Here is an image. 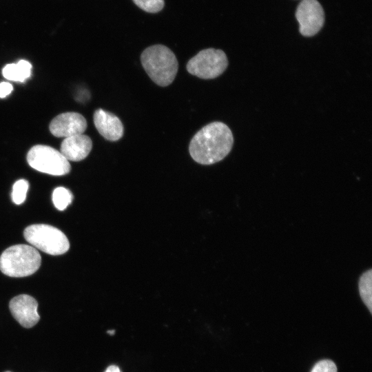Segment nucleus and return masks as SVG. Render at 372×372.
I'll use <instances>...</instances> for the list:
<instances>
[{
  "mask_svg": "<svg viewBox=\"0 0 372 372\" xmlns=\"http://www.w3.org/2000/svg\"><path fill=\"white\" fill-rule=\"evenodd\" d=\"M233 134L224 123L216 121L202 127L192 138L189 152L201 165H211L222 161L232 149Z\"/></svg>",
  "mask_w": 372,
  "mask_h": 372,
  "instance_id": "obj_1",
  "label": "nucleus"
},
{
  "mask_svg": "<svg viewBox=\"0 0 372 372\" xmlns=\"http://www.w3.org/2000/svg\"><path fill=\"white\" fill-rule=\"evenodd\" d=\"M141 61L149 78L161 87L174 81L178 69L175 54L163 45H154L145 49L141 55Z\"/></svg>",
  "mask_w": 372,
  "mask_h": 372,
  "instance_id": "obj_2",
  "label": "nucleus"
},
{
  "mask_svg": "<svg viewBox=\"0 0 372 372\" xmlns=\"http://www.w3.org/2000/svg\"><path fill=\"white\" fill-rule=\"evenodd\" d=\"M41 263V257L39 251L27 245H12L0 256V270L10 277L30 276L39 269Z\"/></svg>",
  "mask_w": 372,
  "mask_h": 372,
  "instance_id": "obj_3",
  "label": "nucleus"
},
{
  "mask_svg": "<svg viewBox=\"0 0 372 372\" xmlns=\"http://www.w3.org/2000/svg\"><path fill=\"white\" fill-rule=\"evenodd\" d=\"M23 236L30 245L50 255H61L70 249L65 234L52 225H31L24 229Z\"/></svg>",
  "mask_w": 372,
  "mask_h": 372,
  "instance_id": "obj_4",
  "label": "nucleus"
},
{
  "mask_svg": "<svg viewBox=\"0 0 372 372\" xmlns=\"http://www.w3.org/2000/svg\"><path fill=\"white\" fill-rule=\"evenodd\" d=\"M227 65L228 59L223 50L207 48L190 59L186 68L194 76L203 79H211L221 75Z\"/></svg>",
  "mask_w": 372,
  "mask_h": 372,
  "instance_id": "obj_5",
  "label": "nucleus"
},
{
  "mask_svg": "<svg viewBox=\"0 0 372 372\" xmlns=\"http://www.w3.org/2000/svg\"><path fill=\"white\" fill-rule=\"evenodd\" d=\"M27 161L34 169L53 176H63L70 172L69 161L59 152L48 145L33 146L27 154Z\"/></svg>",
  "mask_w": 372,
  "mask_h": 372,
  "instance_id": "obj_6",
  "label": "nucleus"
},
{
  "mask_svg": "<svg viewBox=\"0 0 372 372\" xmlns=\"http://www.w3.org/2000/svg\"><path fill=\"white\" fill-rule=\"evenodd\" d=\"M296 17L299 31L304 37L316 34L324 22L323 8L317 0H302L297 7Z\"/></svg>",
  "mask_w": 372,
  "mask_h": 372,
  "instance_id": "obj_7",
  "label": "nucleus"
},
{
  "mask_svg": "<svg viewBox=\"0 0 372 372\" xmlns=\"http://www.w3.org/2000/svg\"><path fill=\"white\" fill-rule=\"evenodd\" d=\"M38 302L32 296L21 294L11 299L9 309L14 318L23 327L31 328L40 320Z\"/></svg>",
  "mask_w": 372,
  "mask_h": 372,
  "instance_id": "obj_8",
  "label": "nucleus"
},
{
  "mask_svg": "<svg viewBox=\"0 0 372 372\" xmlns=\"http://www.w3.org/2000/svg\"><path fill=\"white\" fill-rule=\"evenodd\" d=\"M49 128L54 136L67 138L83 134L87 128V121L79 113L65 112L54 118Z\"/></svg>",
  "mask_w": 372,
  "mask_h": 372,
  "instance_id": "obj_9",
  "label": "nucleus"
},
{
  "mask_svg": "<svg viewBox=\"0 0 372 372\" xmlns=\"http://www.w3.org/2000/svg\"><path fill=\"white\" fill-rule=\"evenodd\" d=\"M94 123L99 134L108 141H118L123 135L124 128L120 118L103 109L95 111Z\"/></svg>",
  "mask_w": 372,
  "mask_h": 372,
  "instance_id": "obj_10",
  "label": "nucleus"
},
{
  "mask_svg": "<svg viewBox=\"0 0 372 372\" xmlns=\"http://www.w3.org/2000/svg\"><path fill=\"white\" fill-rule=\"evenodd\" d=\"M92 148L91 138L83 134L65 138L61 145V153L69 161L85 158Z\"/></svg>",
  "mask_w": 372,
  "mask_h": 372,
  "instance_id": "obj_11",
  "label": "nucleus"
},
{
  "mask_svg": "<svg viewBox=\"0 0 372 372\" xmlns=\"http://www.w3.org/2000/svg\"><path fill=\"white\" fill-rule=\"evenodd\" d=\"M32 65L25 60H20L17 63L6 65L3 70V76L11 81L23 82L31 74Z\"/></svg>",
  "mask_w": 372,
  "mask_h": 372,
  "instance_id": "obj_12",
  "label": "nucleus"
},
{
  "mask_svg": "<svg viewBox=\"0 0 372 372\" xmlns=\"http://www.w3.org/2000/svg\"><path fill=\"white\" fill-rule=\"evenodd\" d=\"M371 276L372 269H369L360 276L358 281V289L360 298L371 313L372 312Z\"/></svg>",
  "mask_w": 372,
  "mask_h": 372,
  "instance_id": "obj_13",
  "label": "nucleus"
},
{
  "mask_svg": "<svg viewBox=\"0 0 372 372\" xmlns=\"http://www.w3.org/2000/svg\"><path fill=\"white\" fill-rule=\"evenodd\" d=\"M73 196L70 191L63 187H56L52 193V202L55 207L63 211L71 204Z\"/></svg>",
  "mask_w": 372,
  "mask_h": 372,
  "instance_id": "obj_14",
  "label": "nucleus"
},
{
  "mask_svg": "<svg viewBox=\"0 0 372 372\" xmlns=\"http://www.w3.org/2000/svg\"><path fill=\"white\" fill-rule=\"evenodd\" d=\"M29 183L26 180L20 179L15 182L12 187V200L16 205H21L26 198Z\"/></svg>",
  "mask_w": 372,
  "mask_h": 372,
  "instance_id": "obj_15",
  "label": "nucleus"
},
{
  "mask_svg": "<svg viewBox=\"0 0 372 372\" xmlns=\"http://www.w3.org/2000/svg\"><path fill=\"white\" fill-rule=\"evenodd\" d=\"M141 9L150 13L161 11L164 7V0H132Z\"/></svg>",
  "mask_w": 372,
  "mask_h": 372,
  "instance_id": "obj_16",
  "label": "nucleus"
},
{
  "mask_svg": "<svg viewBox=\"0 0 372 372\" xmlns=\"http://www.w3.org/2000/svg\"><path fill=\"white\" fill-rule=\"evenodd\" d=\"M311 372H337V367L333 361L324 360L317 362Z\"/></svg>",
  "mask_w": 372,
  "mask_h": 372,
  "instance_id": "obj_17",
  "label": "nucleus"
},
{
  "mask_svg": "<svg viewBox=\"0 0 372 372\" xmlns=\"http://www.w3.org/2000/svg\"><path fill=\"white\" fill-rule=\"evenodd\" d=\"M13 87L12 85L7 82L0 83V98H4L11 93Z\"/></svg>",
  "mask_w": 372,
  "mask_h": 372,
  "instance_id": "obj_18",
  "label": "nucleus"
},
{
  "mask_svg": "<svg viewBox=\"0 0 372 372\" xmlns=\"http://www.w3.org/2000/svg\"><path fill=\"white\" fill-rule=\"evenodd\" d=\"M105 372H121V371L117 366L111 365L106 369Z\"/></svg>",
  "mask_w": 372,
  "mask_h": 372,
  "instance_id": "obj_19",
  "label": "nucleus"
},
{
  "mask_svg": "<svg viewBox=\"0 0 372 372\" xmlns=\"http://www.w3.org/2000/svg\"><path fill=\"white\" fill-rule=\"evenodd\" d=\"M107 333L112 335V334H114V331H107Z\"/></svg>",
  "mask_w": 372,
  "mask_h": 372,
  "instance_id": "obj_20",
  "label": "nucleus"
},
{
  "mask_svg": "<svg viewBox=\"0 0 372 372\" xmlns=\"http://www.w3.org/2000/svg\"><path fill=\"white\" fill-rule=\"evenodd\" d=\"M5 372H11V371H5Z\"/></svg>",
  "mask_w": 372,
  "mask_h": 372,
  "instance_id": "obj_21",
  "label": "nucleus"
}]
</instances>
